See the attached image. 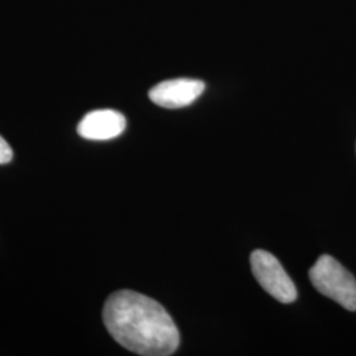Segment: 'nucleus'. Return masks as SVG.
I'll return each mask as SVG.
<instances>
[{
    "label": "nucleus",
    "instance_id": "nucleus-4",
    "mask_svg": "<svg viewBox=\"0 0 356 356\" xmlns=\"http://www.w3.org/2000/svg\"><path fill=\"white\" fill-rule=\"evenodd\" d=\"M204 91V83L200 79L177 78L164 81L149 91L153 103L164 108H181L197 101Z\"/></svg>",
    "mask_w": 356,
    "mask_h": 356
},
{
    "label": "nucleus",
    "instance_id": "nucleus-3",
    "mask_svg": "<svg viewBox=\"0 0 356 356\" xmlns=\"http://www.w3.org/2000/svg\"><path fill=\"white\" fill-rule=\"evenodd\" d=\"M251 269L261 288L282 304H291L297 298V288L276 256L257 250L251 254Z\"/></svg>",
    "mask_w": 356,
    "mask_h": 356
},
{
    "label": "nucleus",
    "instance_id": "nucleus-6",
    "mask_svg": "<svg viewBox=\"0 0 356 356\" xmlns=\"http://www.w3.org/2000/svg\"><path fill=\"white\" fill-rule=\"evenodd\" d=\"M13 149L10 144L0 136V164H7L13 160Z\"/></svg>",
    "mask_w": 356,
    "mask_h": 356
},
{
    "label": "nucleus",
    "instance_id": "nucleus-2",
    "mask_svg": "<svg viewBox=\"0 0 356 356\" xmlns=\"http://www.w3.org/2000/svg\"><path fill=\"white\" fill-rule=\"evenodd\" d=\"M310 281L321 294L344 307L356 312V280L346 268L330 254H322L312 267Z\"/></svg>",
    "mask_w": 356,
    "mask_h": 356
},
{
    "label": "nucleus",
    "instance_id": "nucleus-1",
    "mask_svg": "<svg viewBox=\"0 0 356 356\" xmlns=\"http://www.w3.org/2000/svg\"><path fill=\"white\" fill-rule=\"evenodd\" d=\"M103 322L118 343L138 355H172L179 346L172 317L157 301L140 293L111 294L104 304Z\"/></svg>",
    "mask_w": 356,
    "mask_h": 356
},
{
    "label": "nucleus",
    "instance_id": "nucleus-5",
    "mask_svg": "<svg viewBox=\"0 0 356 356\" xmlns=\"http://www.w3.org/2000/svg\"><path fill=\"white\" fill-rule=\"evenodd\" d=\"M127 126L124 115L115 110H95L82 118L78 135L88 140H111L120 136Z\"/></svg>",
    "mask_w": 356,
    "mask_h": 356
}]
</instances>
